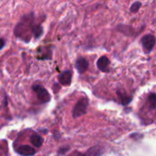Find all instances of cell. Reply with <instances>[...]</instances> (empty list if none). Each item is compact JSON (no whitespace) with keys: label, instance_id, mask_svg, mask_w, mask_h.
Segmentation results:
<instances>
[{"label":"cell","instance_id":"6da1fadb","mask_svg":"<svg viewBox=\"0 0 156 156\" xmlns=\"http://www.w3.org/2000/svg\"><path fill=\"white\" fill-rule=\"evenodd\" d=\"M88 99L87 98H82L78 101L73 111V116L75 119L80 117L86 114L87 108L88 106Z\"/></svg>","mask_w":156,"mask_h":156},{"label":"cell","instance_id":"7a4b0ae2","mask_svg":"<svg viewBox=\"0 0 156 156\" xmlns=\"http://www.w3.org/2000/svg\"><path fill=\"white\" fill-rule=\"evenodd\" d=\"M33 90L34 92H36L38 99H39L42 103H47V102L50 101V99H51V97H50L49 92L47 91V89H46L44 86H42V85H34Z\"/></svg>","mask_w":156,"mask_h":156},{"label":"cell","instance_id":"3957f363","mask_svg":"<svg viewBox=\"0 0 156 156\" xmlns=\"http://www.w3.org/2000/svg\"><path fill=\"white\" fill-rule=\"evenodd\" d=\"M155 37L152 34H147L142 38V45L146 53H149L155 45Z\"/></svg>","mask_w":156,"mask_h":156},{"label":"cell","instance_id":"277c9868","mask_svg":"<svg viewBox=\"0 0 156 156\" xmlns=\"http://www.w3.org/2000/svg\"><path fill=\"white\" fill-rule=\"evenodd\" d=\"M72 76H73V74H72L71 71H69L68 70V71L63 72L58 77L59 83L61 85H64V86L70 85V84L72 82Z\"/></svg>","mask_w":156,"mask_h":156},{"label":"cell","instance_id":"5b68a950","mask_svg":"<svg viewBox=\"0 0 156 156\" xmlns=\"http://www.w3.org/2000/svg\"><path fill=\"white\" fill-rule=\"evenodd\" d=\"M16 152L21 155H34L36 154V150L28 145H23L19 146L17 149Z\"/></svg>","mask_w":156,"mask_h":156},{"label":"cell","instance_id":"8992f818","mask_svg":"<svg viewBox=\"0 0 156 156\" xmlns=\"http://www.w3.org/2000/svg\"><path fill=\"white\" fill-rule=\"evenodd\" d=\"M76 68L78 70L79 73L82 74L84 73L88 68V62L85 58H79L77 59L76 63Z\"/></svg>","mask_w":156,"mask_h":156},{"label":"cell","instance_id":"52a82bcc","mask_svg":"<svg viewBox=\"0 0 156 156\" xmlns=\"http://www.w3.org/2000/svg\"><path fill=\"white\" fill-rule=\"evenodd\" d=\"M110 64V60L108 56H101L97 62V66L101 71L105 72L108 70V66Z\"/></svg>","mask_w":156,"mask_h":156},{"label":"cell","instance_id":"ba28073f","mask_svg":"<svg viewBox=\"0 0 156 156\" xmlns=\"http://www.w3.org/2000/svg\"><path fill=\"white\" fill-rule=\"evenodd\" d=\"M30 142L33 146L35 147L40 148L42 146L44 143V139L37 133H34L30 137Z\"/></svg>","mask_w":156,"mask_h":156},{"label":"cell","instance_id":"9c48e42d","mask_svg":"<svg viewBox=\"0 0 156 156\" xmlns=\"http://www.w3.org/2000/svg\"><path fill=\"white\" fill-rule=\"evenodd\" d=\"M149 108L151 110H155L156 108V93H152L149 94L148 98Z\"/></svg>","mask_w":156,"mask_h":156},{"label":"cell","instance_id":"30bf717a","mask_svg":"<svg viewBox=\"0 0 156 156\" xmlns=\"http://www.w3.org/2000/svg\"><path fill=\"white\" fill-rule=\"evenodd\" d=\"M103 153L101 149L98 146H94V147L91 148L88 150V152L85 153L86 155H100Z\"/></svg>","mask_w":156,"mask_h":156},{"label":"cell","instance_id":"8fae6325","mask_svg":"<svg viewBox=\"0 0 156 156\" xmlns=\"http://www.w3.org/2000/svg\"><path fill=\"white\" fill-rule=\"evenodd\" d=\"M117 94H119V98H120V102H121L122 105H129V103L131 102V101H132L133 98L132 97H128V96H124L123 94H120V93L117 91Z\"/></svg>","mask_w":156,"mask_h":156},{"label":"cell","instance_id":"7c38bea8","mask_svg":"<svg viewBox=\"0 0 156 156\" xmlns=\"http://www.w3.org/2000/svg\"><path fill=\"white\" fill-rule=\"evenodd\" d=\"M32 32L34 34L35 38H39L43 34V27L41 25H36L34 27H32Z\"/></svg>","mask_w":156,"mask_h":156},{"label":"cell","instance_id":"4fadbf2b","mask_svg":"<svg viewBox=\"0 0 156 156\" xmlns=\"http://www.w3.org/2000/svg\"><path fill=\"white\" fill-rule=\"evenodd\" d=\"M142 6V3L140 2H136L133 4L131 5L130 7V12L133 13H136V12H138L140 10V9Z\"/></svg>","mask_w":156,"mask_h":156},{"label":"cell","instance_id":"5bb4252c","mask_svg":"<svg viewBox=\"0 0 156 156\" xmlns=\"http://www.w3.org/2000/svg\"><path fill=\"white\" fill-rule=\"evenodd\" d=\"M68 148H64V149H59V152H58V154H59V155H64V154H66V152H67V151H69L68 150Z\"/></svg>","mask_w":156,"mask_h":156},{"label":"cell","instance_id":"9a60e30c","mask_svg":"<svg viewBox=\"0 0 156 156\" xmlns=\"http://www.w3.org/2000/svg\"><path fill=\"white\" fill-rule=\"evenodd\" d=\"M5 45V40L2 39V38H0V50H2Z\"/></svg>","mask_w":156,"mask_h":156}]
</instances>
